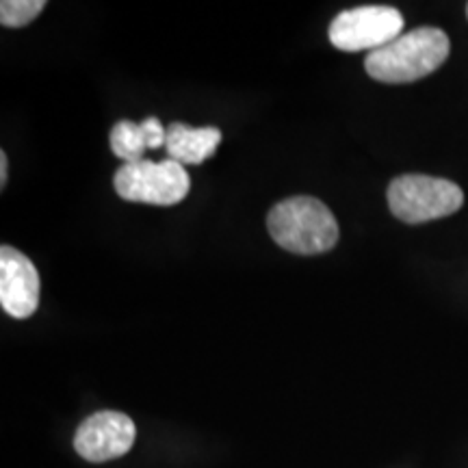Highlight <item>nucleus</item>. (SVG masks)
<instances>
[{"label":"nucleus","mask_w":468,"mask_h":468,"mask_svg":"<svg viewBox=\"0 0 468 468\" xmlns=\"http://www.w3.org/2000/svg\"><path fill=\"white\" fill-rule=\"evenodd\" d=\"M137 438L133 419L115 410L91 414L79 425L74 449L87 462H109L126 455Z\"/></svg>","instance_id":"nucleus-6"},{"label":"nucleus","mask_w":468,"mask_h":468,"mask_svg":"<svg viewBox=\"0 0 468 468\" xmlns=\"http://www.w3.org/2000/svg\"><path fill=\"white\" fill-rule=\"evenodd\" d=\"M221 144V131L215 126L193 128L186 124L167 126V156L180 165H200L215 154Z\"/></svg>","instance_id":"nucleus-8"},{"label":"nucleus","mask_w":468,"mask_h":468,"mask_svg":"<svg viewBox=\"0 0 468 468\" xmlns=\"http://www.w3.org/2000/svg\"><path fill=\"white\" fill-rule=\"evenodd\" d=\"M466 17H468V5H466Z\"/></svg>","instance_id":"nucleus-13"},{"label":"nucleus","mask_w":468,"mask_h":468,"mask_svg":"<svg viewBox=\"0 0 468 468\" xmlns=\"http://www.w3.org/2000/svg\"><path fill=\"white\" fill-rule=\"evenodd\" d=\"M464 193L452 180L406 174L388 185V207L406 224H425L458 213Z\"/></svg>","instance_id":"nucleus-3"},{"label":"nucleus","mask_w":468,"mask_h":468,"mask_svg":"<svg viewBox=\"0 0 468 468\" xmlns=\"http://www.w3.org/2000/svg\"><path fill=\"white\" fill-rule=\"evenodd\" d=\"M267 228L280 248L292 254L314 256L338 243V221L317 197L295 196L269 210Z\"/></svg>","instance_id":"nucleus-2"},{"label":"nucleus","mask_w":468,"mask_h":468,"mask_svg":"<svg viewBox=\"0 0 468 468\" xmlns=\"http://www.w3.org/2000/svg\"><path fill=\"white\" fill-rule=\"evenodd\" d=\"M46 7L44 0H3L0 3V22L3 27H27Z\"/></svg>","instance_id":"nucleus-10"},{"label":"nucleus","mask_w":468,"mask_h":468,"mask_svg":"<svg viewBox=\"0 0 468 468\" xmlns=\"http://www.w3.org/2000/svg\"><path fill=\"white\" fill-rule=\"evenodd\" d=\"M109 142L113 154L124 163L142 161L145 150H150L148 142H145V133L142 124H134L131 120L117 122V124L111 128Z\"/></svg>","instance_id":"nucleus-9"},{"label":"nucleus","mask_w":468,"mask_h":468,"mask_svg":"<svg viewBox=\"0 0 468 468\" xmlns=\"http://www.w3.org/2000/svg\"><path fill=\"white\" fill-rule=\"evenodd\" d=\"M403 31V16L399 9L384 5L345 9L330 25V42L343 52L379 50L395 42Z\"/></svg>","instance_id":"nucleus-5"},{"label":"nucleus","mask_w":468,"mask_h":468,"mask_svg":"<svg viewBox=\"0 0 468 468\" xmlns=\"http://www.w3.org/2000/svg\"><path fill=\"white\" fill-rule=\"evenodd\" d=\"M0 306L16 319L31 317L39 306L37 269L9 245L0 248Z\"/></svg>","instance_id":"nucleus-7"},{"label":"nucleus","mask_w":468,"mask_h":468,"mask_svg":"<svg viewBox=\"0 0 468 468\" xmlns=\"http://www.w3.org/2000/svg\"><path fill=\"white\" fill-rule=\"evenodd\" d=\"M449 50L452 44L442 28L419 27L399 35L384 48L368 52L365 68L368 76L379 83H414L436 72L447 61Z\"/></svg>","instance_id":"nucleus-1"},{"label":"nucleus","mask_w":468,"mask_h":468,"mask_svg":"<svg viewBox=\"0 0 468 468\" xmlns=\"http://www.w3.org/2000/svg\"><path fill=\"white\" fill-rule=\"evenodd\" d=\"M7 172H9L7 154H5V152H0V186H3V189H5V185H7Z\"/></svg>","instance_id":"nucleus-12"},{"label":"nucleus","mask_w":468,"mask_h":468,"mask_svg":"<svg viewBox=\"0 0 468 468\" xmlns=\"http://www.w3.org/2000/svg\"><path fill=\"white\" fill-rule=\"evenodd\" d=\"M142 128L145 133V142H148L150 150H159L167 142V128L161 124L156 117H145L142 122Z\"/></svg>","instance_id":"nucleus-11"},{"label":"nucleus","mask_w":468,"mask_h":468,"mask_svg":"<svg viewBox=\"0 0 468 468\" xmlns=\"http://www.w3.org/2000/svg\"><path fill=\"white\" fill-rule=\"evenodd\" d=\"M115 191L122 200L174 207L183 202L191 189V178L185 165L172 159L124 163L113 178Z\"/></svg>","instance_id":"nucleus-4"}]
</instances>
